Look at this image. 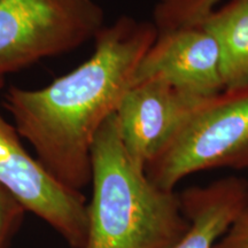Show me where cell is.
Listing matches in <instances>:
<instances>
[{
    "label": "cell",
    "mask_w": 248,
    "mask_h": 248,
    "mask_svg": "<svg viewBox=\"0 0 248 248\" xmlns=\"http://www.w3.org/2000/svg\"><path fill=\"white\" fill-rule=\"evenodd\" d=\"M156 33L153 23L121 16L100 31L94 53L76 69L45 88L6 93L18 135L61 184L80 191L91 183L95 136L132 86Z\"/></svg>",
    "instance_id": "cell-1"
},
{
    "label": "cell",
    "mask_w": 248,
    "mask_h": 248,
    "mask_svg": "<svg viewBox=\"0 0 248 248\" xmlns=\"http://www.w3.org/2000/svg\"><path fill=\"white\" fill-rule=\"evenodd\" d=\"M91 183L85 248H171L190 226L179 194L154 185L129 157L115 114L93 141Z\"/></svg>",
    "instance_id": "cell-2"
},
{
    "label": "cell",
    "mask_w": 248,
    "mask_h": 248,
    "mask_svg": "<svg viewBox=\"0 0 248 248\" xmlns=\"http://www.w3.org/2000/svg\"><path fill=\"white\" fill-rule=\"evenodd\" d=\"M215 168H248V86L206 99L145 173L157 187L175 191L183 178Z\"/></svg>",
    "instance_id": "cell-3"
},
{
    "label": "cell",
    "mask_w": 248,
    "mask_h": 248,
    "mask_svg": "<svg viewBox=\"0 0 248 248\" xmlns=\"http://www.w3.org/2000/svg\"><path fill=\"white\" fill-rule=\"evenodd\" d=\"M105 27L94 0H0V76L73 51Z\"/></svg>",
    "instance_id": "cell-4"
},
{
    "label": "cell",
    "mask_w": 248,
    "mask_h": 248,
    "mask_svg": "<svg viewBox=\"0 0 248 248\" xmlns=\"http://www.w3.org/2000/svg\"><path fill=\"white\" fill-rule=\"evenodd\" d=\"M0 76V89L4 85ZM0 184L27 212L48 224L70 248L88 243V202L80 191L71 190L28 153L16 129L0 116Z\"/></svg>",
    "instance_id": "cell-5"
},
{
    "label": "cell",
    "mask_w": 248,
    "mask_h": 248,
    "mask_svg": "<svg viewBox=\"0 0 248 248\" xmlns=\"http://www.w3.org/2000/svg\"><path fill=\"white\" fill-rule=\"evenodd\" d=\"M206 99L157 80L133 84L115 111L121 140L132 162L145 170Z\"/></svg>",
    "instance_id": "cell-6"
},
{
    "label": "cell",
    "mask_w": 248,
    "mask_h": 248,
    "mask_svg": "<svg viewBox=\"0 0 248 248\" xmlns=\"http://www.w3.org/2000/svg\"><path fill=\"white\" fill-rule=\"evenodd\" d=\"M147 80L198 98L222 92L221 53L215 38L200 26L157 31L136 70L133 84Z\"/></svg>",
    "instance_id": "cell-7"
},
{
    "label": "cell",
    "mask_w": 248,
    "mask_h": 248,
    "mask_svg": "<svg viewBox=\"0 0 248 248\" xmlns=\"http://www.w3.org/2000/svg\"><path fill=\"white\" fill-rule=\"evenodd\" d=\"M190 226L171 248H214L248 207V182L239 177L194 186L179 194Z\"/></svg>",
    "instance_id": "cell-8"
},
{
    "label": "cell",
    "mask_w": 248,
    "mask_h": 248,
    "mask_svg": "<svg viewBox=\"0 0 248 248\" xmlns=\"http://www.w3.org/2000/svg\"><path fill=\"white\" fill-rule=\"evenodd\" d=\"M195 26L202 27L217 42L224 90L248 86V0H230Z\"/></svg>",
    "instance_id": "cell-9"
},
{
    "label": "cell",
    "mask_w": 248,
    "mask_h": 248,
    "mask_svg": "<svg viewBox=\"0 0 248 248\" xmlns=\"http://www.w3.org/2000/svg\"><path fill=\"white\" fill-rule=\"evenodd\" d=\"M222 0H159L154 8L156 31L195 26Z\"/></svg>",
    "instance_id": "cell-10"
},
{
    "label": "cell",
    "mask_w": 248,
    "mask_h": 248,
    "mask_svg": "<svg viewBox=\"0 0 248 248\" xmlns=\"http://www.w3.org/2000/svg\"><path fill=\"white\" fill-rule=\"evenodd\" d=\"M27 210L0 184V248H9L22 226Z\"/></svg>",
    "instance_id": "cell-11"
},
{
    "label": "cell",
    "mask_w": 248,
    "mask_h": 248,
    "mask_svg": "<svg viewBox=\"0 0 248 248\" xmlns=\"http://www.w3.org/2000/svg\"><path fill=\"white\" fill-rule=\"evenodd\" d=\"M214 248H248V207Z\"/></svg>",
    "instance_id": "cell-12"
}]
</instances>
